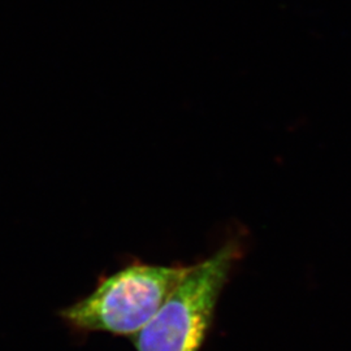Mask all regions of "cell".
Wrapping results in <instances>:
<instances>
[{"label": "cell", "mask_w": 351, "mask_h": 351, "mask_svg": "<svg viewBox=\"0 0 351 351\" xmlns=\"http://www.w3.org/2000/svg\"><path fill=\"white\" fill-rule=\"evenodd\" d=\"M241 256L239 241L228 239L208 258L190 265L159 311L133 337L136 350L201 351Z\"/></svg>", "instance_id": "cell-1"}, {"label": "cell", "mask_w": 351, "mask_h": 351, "mask_svg": "<svg viewBox=\"0 0 351 351\" xmlns=\"http://www.w3.org/2000/svg\"><path fill=\"white\" fill-rule=\"evenodd\" d=\"M190 265L133 262L101 278L88 297L62 311L78 332L136 337L169 298Z\"/></svg>", "instance_id": "cell-2"}]
</instances>
